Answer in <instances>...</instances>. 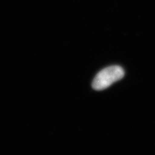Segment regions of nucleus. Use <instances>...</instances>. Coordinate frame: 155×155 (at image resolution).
Segmentation results:
<instances>
[{
    "instance_id": "1",
    "label": "nucleus",
    "mask_w": 155,
    "mask_h": 155,
    "mask_svg": "<svg viewBox=\"0 0 155 155\" xmlns=\"http://www.w3.org/2000/svg\"><path fill=\"white\" fill-rule=\"evenodd\" d=\"M124 75L125 72L122 67L118 66L108 67L96 75L92 83V87L95 90H103L121 79Z\"/></svg>"
}]
</instances>
